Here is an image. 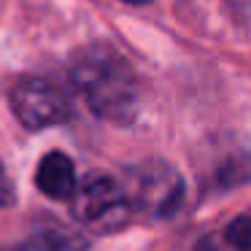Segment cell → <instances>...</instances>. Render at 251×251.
Returning a JSON list of instances; mask_svg holds the SVG:
<instances>
[{"label":"cell","instance_id":"obj_7","mask_svg":"<svg viewBox=\"0 0 251 251\" xmlns=\"http://www.w3.org/2000/svg\"><path fill=\"white\" fill-rule=\"evenodd\" d=\"M229 249L232 251H251V216H238L224 229Z\"/></svg>","mask_w":251,"mask_h":251},{"label":"cell","instance_id":"obj_8","mask_svg":"<svg viewBox=\"0 0 251 251\" xmlns=\"http://www.w3.org/2000/svg\"><path fill=\"white\" fill-rule=\"evenodd\" d=\"M11 202H14V181L8 176V170L3 168V162H0V211L8 208Z\"/></svg>","mask_w":251,"mask_h":251},{"label":"cell","instance_id":"obj_2","mask_svg":"<svg viewBox=\"0 0 251 251\" xmlns=\"http://www.w3.org/2000/svg\"><path fill=\"white\" fill-rule=\"evenodd\" d=\"M73 219L98 235H111L127 227L132 219V202L127 189L108 173H87L71 197Z\"/></svg>","mask_w":251,"mask_h":251},{"label":"cell","instance_id":"obj_3","mask_svg":"<svg viewBox=\"0 0 251 251\" xmlns=\"http://www.w3.org/2000/svg\"><path fill=\"white\" fill-rule=\"evenodd\" d=\"M184 178L178 170L168 162L149 159L135 168H130V189L127 197L132 202V211H141L149 219H170L178 213L184 202Z\"/></svg>","mask_w":251,"mask_h":251},{"label":"cell","instance_id":"obj_6","mask_svg":"<svg viewBox=\"0 0 251 251\" xmlns=\"http://www.w3.org/2000/svg\"><path fill=\"white\" fill-rule=\"evenodd\" d=\"M89 240L78 229H71L60 222H46L33 232V238L17 246L14 251H84Z\"/></svg>","mask_w":251,"mask_h":251},{"label":"cell","instance_id":"obj_4","mask_svg":"<svg viewBox=\"0 0 251 251\" xmlns=\"http://www.w3.org/2000/svg\"><path fill=\"white\" fill-rule=\"evenodd\" d=\"M14 116L27 130H46L71 119V100L57 84L41 76H25L8 92Z\"/></svg>","mask_w":251,"mask_h":251},{"label":"cell","instance_id":"obj_9","mask_svg":"<svg viewBox=\"0 0 251 251\" xmlns=\"http://www.w3.org/2000/svg\"><path fill=\"white\" fill-rule=\"evenodd\" d=\"M125 3H132V6H141V3H149V0H125Z\"/></svg>","mask_w":251,"mask_h":251},{"label":"cell","instance_id":"obj_1","mask_svg":"<svg viewBox=\"0 0 251 251\" xmlns=\"http://www.w3.org/2000/svg\"><path fill=\"white\" fill-rule=\"evenodd\" d=\"M71 81L87 108L111 125H132L141 108L132 65L108 44H87L71 57Z\"/></svg>","mask_w":251,"mask_h":251},{"label":"cell","instance_id":"obj_5","mask_svg":"<svg viewBox=\"0 0 251 251\" xmlns=\"http://www.w3.org/2000/svg\"><path fill=\"white\" fill-rule=\"evenodd\" d=\"M35 184L51 200H71L76 192V165L65 151H49L38 162L35 170Z\"/></svg>","mask_w":251,"mask_h":251}]
</instances>
